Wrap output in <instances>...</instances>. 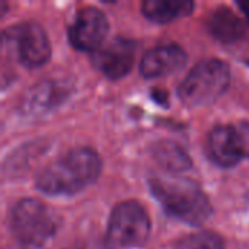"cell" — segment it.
Instances as JSON below:
<instances>
[{
    "label": "cell",
    "instance_id": "6da1fadb",
    "mask_svg": "<svg viewBox=\"0 0 249 249\" xmlns=\"http://www.w3.org/2000/svg\"><path fill=\"white\" fill-rule=\"evenodd\" d=\"M102 171L99 155L89 147L67 152L44 166L36 178V188L48 196H74L93 184Z\"/></svg>",
    "mask_w": 249,
    "mask_h": 249
},
{
    "label": "cell",
    "instance_id": "7a4b0ae2",
    "mask_svg": "<svg viewBox=\"0 0 249 249\" xmlns=\"http://www.w3.org/2000/svg\"><path fill=\"white\" fill-rule=\"evenodd\" d=\"M149 188L163 210L191 226L203 225L212 216V204L201 187L184 177L158 175L149 179Z\"/></svg>",
    "mask_w": 249,
    "mask_h": 249
},
{
    "label": "cell",
    "instance_id": "3957f363",
    "mask_svg": "<svg viewBox=\"0 0 249 249\" xmlns=\"http://www.w3.org/2000/svg\"><path fill=\"white\" fill-rule=\"evenodd\" d=\"M231 83V69L225 61L210 58L196 64L178 88V96L187 107H206L216 102Z\"/></svg>",
    "mask_w": 249,
    "mask_h": 249
},
{
    "label": "cell",
    "instance_id": "277c9868",
    "mask_svg": "<svg viewBox=\"0 0 249 249\" xmlns=\"http://www.w3.org/2000/svg\"><path fill=\"white\" fill-rule=\"evenodd\" d=\"M57 219L39 200L23 198L10 212V229L22 247L41 248L57 232Z\"/></svg>",
    "mask_w": 249,
    "mask_h": 249
},
{
    "label": "cell",
    "instance_id": "5b68a950",
    "mask_svg": "<svg viewBox=\"0 0 249 249\" xmlns=\"http://www.w3.org/2000/svg\"><path fill=\"white\" fill-rule=\"evenodd\" d=\"M150 236V219L137 201L118 203L111 212L105 242L111 249L143 247Z\"/></svg>",
    "mask_w": 249,
    "mask_h": 249
},
{
    "label": "cell",
    "instance_id": "8992f818",
    "mask_svg": "<svg viewBox=\"0 0 249 249\" xmlns=\"http://www.w3.org/2000/svg\"><path fill=\"white\" fill-rule=\"evenodd\" d=\"M3 38L4 45L12 47L18 61L28 69L41 67L50 60L51 44L47 32L39 23H19L9 28Z\"/></svg>",
    "mask_w": 249,
    "mask_h": 249
},
{
    "label": "cell",
    "instance_id": "52a82bcc",
    "mask_svg": "<svg viewBox=\"0 0 249 249\" xmlns=\"http://www.w3.org/2000/svg\"><path fill=\"white\" fill-rule=\"evenodd\" d=\"M69 42L80 51H98L108 34L107 16L93 6L82 7L69 26Z\"/></svg>",
    "mask_w": 249,
    "mask_h": 249
},
{
    "label": "cell",
    "instance_id": "ba28073f",
    "mask_svg": "<svg viewBox=\"0 0 249 249\" xmlns=\"http://www.w3.org/2000/svg\"><path fill=\"white\" fill-rule=\"evenodd\" d=\"M137 44L133 39L118 36L95 51L93 66L111 80H117L130 73L136 58Z\"/></svg>",
    "mask_w": 249,
    "mask_h": 249
},
{
    "label": "cell",
    "instance_id": "9c48e42d",
    "mask_svg": "<svg viewBox=\"0 0 249 249\" xmlns=\"http://www.w3.org/2000/svg\"><path fill=\"white\" fill-rule=\"evenodd\" d=\"M71 93V85L67 80L60 79H48L42 80L38 85L32 86L22 104V112L25 115H42L54 108L60 107Z\"/></svg>",
    "mask_w": 249,
    "mask_h": 249
},
{
    "label": "cell",
    "instance_id": "30bf717a",
    "mask_svg": "<svg viewBox=\"0 0 249 249\" xmlns=\"http://www.w3.org/2000/svg\"><path fill=\"white\" fill-rule=\"evenodd\" d=\"M207 149L212 160L222 168H232L245 156L244 139L232 125L214 127L209 134Z\"/></svg>",
    "mask_w": 249,
    "mask_h": 249
},
{
    "label": "cell",
    "instance_id": "8fae6325",
    "mask_svg": "<svg viewBox=\"0 0 249 249\" xmlns=\"http://www.w3.org/2000/svg\"><path fill=\"white\" fill-rule=\"evenodd\" d=\"M187 63V53L177 44L159 45L149 50L140 61V73L147 79L171 74Z\"/></svg>",
    "mask_w": 249,
    "mask_h": 249
},
{
    "label": "cell",
    "instance_id": "7c38bea8",
    "mask_svg": "<svg viewBox=\"0 0 249 249\" xmlns=\"http://www.w3.org/2000/svg\"><path fill=\"white\" fill-rule=\"evenodd\" d=\"M207 29L210 34L226 44L239 41L248 31V22L226 6L214 9L207 19Z\"/></svg>",
    "mask_w": 249,
    "mask_h": 249
},
{
    "label": "cell",
    "instance_id": "4fadbf2b",
    "mask_svg": "<svg viewBox=\"0 0 249 249\" xmlns=\"http://www.w3.org/2000/svg\"><path fill=\"white\" fill-rule=\"evenodd\" d=\"M152 156L158 165L169 174H181L191 168L188 152L172 140H159L152 146Z\"/></svg>",
    "mask_w": 249,
    "mask_h": 249
},
{
    "label": "cell",
    "instance_id": "5bb4252c",
    "mask_svg": "<svg viewBox=\"0 0 249 249\" xmlns=\"http://www.w3.org/2000/svg\"><path fill=\"white\" fill-rule=\"evenodd\" d=\"M193 9L194 3L185 0H146L142 3L143 15L156 23H169L185 18Z\"/></svg>",
    "mask_w": 249,
    "mask_h": 249
},
{
    "label": "cell",
    "instance_id": "9a60e30c",
    "mask_svg": "<svg viewBox=\"0 0 249 249\" xmlns=\"http://www.w3.org/2000/svg\"><path fill=\"white\" fill-rule=\"evenodd\" d=\"M174 249H225V241L214 232H200L181 238Z\"/></svg>",
    "mask_w": 249,
    "mask_h": 249
},
{
    "label": "cell",
    "instance_id": "2e32d148",
    "mask_svg": "<svg viewBox=\"0 0 249 249\" xmlns=\"http://www.w3.org/2000/svg\"><path fill=\"white\" fill-rule=\"evenodd\" d=\"M22 249H39V248H32V247H22Z\"/></svg>",
    "mask_w": 249,
    "mask_h": 249
}]
</instances>
